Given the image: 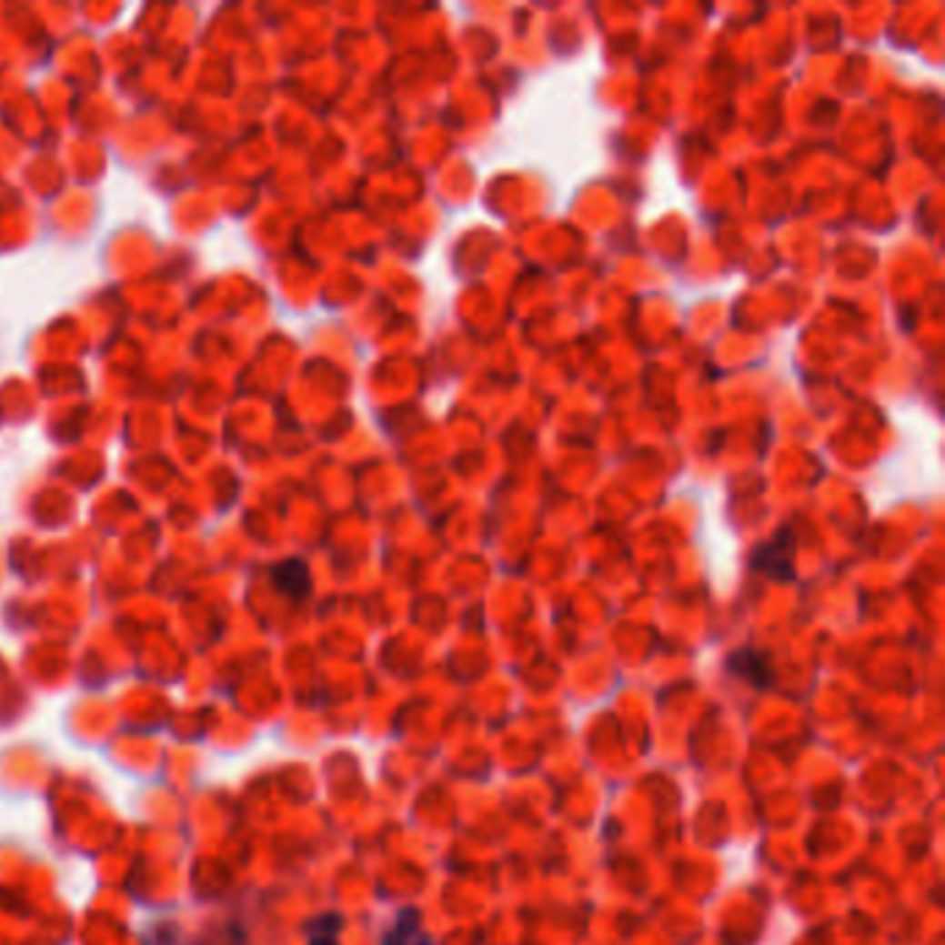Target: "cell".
Here are the masks:
<instances>
[{"label":"cell","mask_w":945,"mask_h":945,"mask_svg":"<svg viewBox=\"0 0 945 945\" xmlns=\"http://www.w3.org/2000/svg\"><path fill=\"white\" fill-rule=\"evenodd\" d=\"M796 544V533L793 529H779V533L765 541L754 555H751V568L771 577V579H790L793 577V547Z\"/></svg>","instance_id":"obj_1"},{"label":"cell","mask_w":945,"mask_h":945,"mask_svg":"<svg viewBox=\"0 0 945 945\" xmlns=\"http://www.w3.org/2000/svg\"><path fill=\"white\" fill-rule=\"evenodd\" d=\"M419 923H417V915H413L410 910L397 920V929L391 934H386V945H407V931H417Z\"/></svg>","instance_id":"obj_5"},{"label":"cell","mask_w":945,"mask_h":945,"mask_svg":"<svg viewBox=\"0 0 945 945\" xmlns=\"http://www.w3.org/2000/svg\"><path fill=\"white\" fill-rule=\"evenodd\" d=\"M272 585L288 599H306L311 590V574L308 566L297 558L283 560L272 568Z\"/></svg>","instance_id":"obj_2"},{"label":"cell","mask_w":945,"mask_h":945,"mask_svg":"<svg viewBox=\"0 0 945 945\" xmlns=\"http://www.w3.org/2000/svg\"><path fill=\"white\" fill-rule=\"evenodd\" d=\"M727 669L743 679H749L751 685L757 688H765L768 679H771V666H768V660L754 652V648H740V652H735L727 663Z\"/></svg>","instance_id":"obj_3"},{"label":"cell","mask_w":945,"mask_h":945,"mask_svg":"<svg viewBox=\"0 0 945 945\" xmlns=\"http://www.w3.org/2000/svg\"><path fill=\"white\" fill-rule=\"evenodd\" d=\"M338 931H341V918L338 915H325L319 920H314L311 926V945H338Z\"/></svg>","instance_id":"obj_4"}]
</instances>
